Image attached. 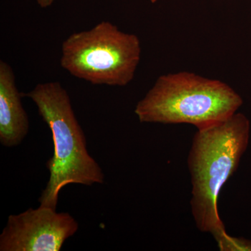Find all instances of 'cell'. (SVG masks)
Masks as SVG:
<instances>
[{
  "label": "cell",
  "instance_id": "obj_8",
  "mask_svg": "<svg viewBox=\"0 0 251 251\" xmlns=\"http://www.w3.org/2000/svg\"><path fill=\"white\" fill-rule=\"evenodd\" d=\"M55 0H36V2L39 4V6L43 9L49 8Z\"/></svg>",
  "mask_w": 251,
  "mask_h": 251
},
{
  "label": "cell",
  "instance_id": "obj_5",
  "mask_svg": "<svg viewBox=\"0 0 251 251\" xmlns=\"http://www.w3.org/2000/svg\"><path fill=\"white\" fill-rule=\"evenodd\" d=\"M79 228L70 214L39 206L11 214L0 234V251H59Z\"/></svg>",
  "mask_w": 251,
  "mask_h": 251
},
{
  "label": "cell",
  "instance_id": "obj_9",
  "mask_svg": "<svg viewBox=\"0 0 251 251\" xmlns=\"http://www.w3.org/2000/svg\"><path fill=\"white\" fill-rule=\"evenodd\" d=\"M151 1V3H153V4H154V3H156V1H158V0H150Z\"/></svg>",
  "mask_w": 251,
  "mask_h": 251
},
{
  "label": "cell",
  "instance_id": "obj_3",
  "mask_svg": "<svg viewBox=\"0 0 251 251\" xmlns=\"http://www.w3.org/2000/svg\"><path fill=\"white\" fill-rule=\"evenodd\" d=\"M242 104L227 84L183 72L158 77L135 113L141 123L188 124L201 130L227 120Z\"/></svg>",
  "mask_w": 251,
  "mask_h": 251
},
{
  "label": "cell",
  "instance_id": "obj_6",
  "mask_svg": "<svg viewBox=\"0 0 251 251\" xmlns=\"http://www.w3.org/2000/svg\"><path fill=\"white\" fill-rule=\"evenodd\" d=\"M21 98L12 68L0 61V143L6 148L18 146L29 132V119Z\"/></svg>",
  "mask_w": 251,
  "mask_h": 251
},
{
  "label": "cell",
  "instance_id": "obj_1",
  "mask_svg": "<svg viewBox=\"0 0 251 251\" xmlns=\"http://www.w3.org/2000/svg\"><path fill=\"white\" fill-rule=\"evenodd\" d=\"M250 122L237 113L217 125L198 130L188 156L192 184L191 211L196 227L216 242L227 233L218 211L225 184L237 171L250 138Z\"/></svg>",
  "mask_w": 251,
  "mask_h": 251
},
{
  "label": "cell",
  "instance_id": "obj_7",
  "mask_svg": "<svg viewBox=\"0 0 251 251\" xmlns=\"http://www.w3.org/2000/svg\"><path fill=\"white\" fill-rule=\"evenodd\" d=\"M221 251H251V241L226 234L216 242Z\"/></svg>",
  "mask_w": 251,
  "mask_h": 251
},
{
  "label": "cell",
  "instance_id": "obj_2",
  "mask_svg": "<svg viewBox=\"0 0 251 251\" xmlns=\"http://www.w3.org/2000/svg\"><path fill=\"white\" fill-rule=\"evenodd\" d=\"M24 96L37 107L53 140V155L46 162L49 179L39 198L40 205L57 209L59 193L67 185L103 184V170L89 153L70 97L60 82L38 84Z\"/></svg>",
  "mask_w": 251,
  "mask_h": 251
},
{
  "label": "cell",
  "instance_id": "obj_4",
  "mask_svg": "<svg viewBox=\"0 0 251 251\" xmlns=\"http://www.w3.org/2000/svg\"><path fill=\"white\" fill-rule=\"evenodd\" d=\"M140 55L138 36L102 21L64 41L60 64L73 76L93 85L124 87L133 80Z\"/></svg>",
  "mask_w": 251,
  "mask_h": 251
}]
</instances>
